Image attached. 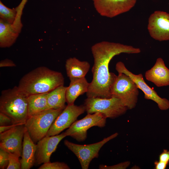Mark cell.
I'll return each mask as SVG.
<instances>
[{
  "instance_id": "obj_1",
  "label": "cell",
  "mask_w": 169,
  "mask_h": 169,
  "mask_svg": "<svg viewBox=\"0 0 169 169\" xmlns=\"http://www.w3.org/2000/svg\"><path fill=\"white\" fill-rule=\"evenodd\" d=\"M91 51L94 61L92 69L93 79L90 83L86 96L88 98H111L112 88L117 76L109 72L110 61L121 53L138 54L141 50L130 45L103 41L93 45Z\"/></svg>"
},
{
  "instance_id": "obj_2",
  "label": "cell",
  "mask_w": 169,
  "mask_h": 169,
  "mask_svg": "<svg viewBox=\"0 0 169 169\" xmlns=\"http://www.w3.org/2000/svg\"><path fill=\"white\" fill-rule=\"evenodd\" d=\"M62 74L45 66L38 67L25 74L18 87L27 96L48 93L64 84Z\"/></svg>"
},
{
  "instance_id": "obj_3",
  "label": "cell",
  "mask_w": 169,
  "mask_h": 169,
  "mask_svg": "<svg viewBox=\"0 0 169 169\" xmlns=\"http://www.w3.org/2000/svg\"><path fill=\"white\" fill-rule=\"evenodd\" d=\"M27 97L18 86L3 90L0 111L12 120L13 124L24 125L28 118Z\"/></svg>"
},
{
  "instance_id": "obj_4",
  "label": "cell",
  "mask_w": 169,
  "mask_h": 169,
  "mask_svg": "<svg viewBox=\"0 0 169 169\" xmlns=\"http://www.w3.org/2000/svg\"><path fill=\"white\" fill-rule=\"evenodd\" d=\"M64 109H47L28 117L24 125L34 143L46 136L54 121Z\"/></svg>"
},
{
  "instance_id": "obj_5",
  "label": "cell",
  "mask_w": 169,
  "mask_h": 169,
  "mask_svg": "<svg viewBox=\"0 0 169 169\" xmlns=\"http://www.w3.org/2000/svg\"><path fill=\"white\" fill-rule=\"evenodd\" d=\"M84 105L87 114L100 113L106 118H116L128 109L120 99L114 96L109 98L87 97Z\"/></svg>"
},
{
  "instance_id": "obj_6",
  "label": "cell",
  "mask_w": 169,
  "mask_h": 169,
  "mask_svg": "<svg viewBox=\"0 0 169 169\" xmlns=\"http://www.w3.org/2000/svg\"><path fill=\"white\" fill-rule=\"evenodd\" d=\"M139 88L127 75L119 73L111 89L112 96L120 98L128 109L135 108L137 103Z\"/></svg>"
},
{
  "instance_id": "obj_7",
  "label": "cell",
  "mask_w": 169,
  "mask_h": 169,
  "mask_svg": "<svg viewBox=\"0 0 169 169\" xmlns=\"http://www.w3.org/2000/svg\"><path fill=\"white\" fill-rule=\"evenodd\" d=\"M118 135V133H115L99 142L89 145L76 144L67 140L64 141V144L77 157L81 168L88 169L91 161L99 157V151L102 147Z\"/></svg>"
},
{
  "instance_id": "obj_8",
  "label": "cell",
  "mask_w": 169,
  "mask_h": 169,
  "mask_svg": "<svg viewBox=\"0 0 169 169\" xmlns=\"http://www.w3.org/2000/svg\"><path fill=\"white\" fill-rule=\"evenodd\" d=\"M106 118L100 113L87 114L82 119L74 122L64 133L78 141H84L87 137L88 130L93 126L104 127Z\"/></svg>"
},
{
  "instance_id": "obj_9",
  "label": "cell",
  "mask_w": 169,
  "mask_h": 169,
  "mask_svg": "<svg viewBox=\"0 0 169 169\" xmlns=\"http://www.w3.org/2000/svg\"><path fill=\"white\" fill-rule=\"evenodd\" d=\"M115 69L118 73H123L128 76L136 84L138 88L143 92L145 99L155 102L161 110H166L169 108V101L166 98L161 97L154 90L149 86L144 81L142 74H133L121 61L116 63Z\"/></svg>"
},
{
  "instance_id": "obj_10",
  "label": "cell",
  "mask_w": 169,
  "mask_h": 169,
  "mask_svg": "<svg viewBox=\"0 0 169 169\" xmlns=\"http://www.w3.org/2000/svg\"><path fill=\"white\" fill-rule=\"evenodd\" d=\"M85 111L84 105L79 106L68 105L58 116L52 125L46 136L59 134L69 128L75 122L78 117Z\"/></svg>"
},
{
  "instance_id": "obj_11",
  "label": "cell",
  "mask_w": 169,
  "mask_h": 169,
  "mask_svg": "<svg viewBox=\"0 0 169 169\" xmlns=\"http://www.w3.org/2000/svg\"><path fill=\"white\" fill-rule=\"evenodd\" d=\"M26 129L24 125H19L0 133V148L9 153L21 156Z\"/></svg>"
},
{
  "instance_id": "obj_12",
  "label": "cell",
  "mask_w": 169,
  "mask_h": 169,
  "mask_svg": "<svg viewBox=\"0 0 169 169\" xmlns=\"http://www.w3.org/2000/svg\"><path fill=\"white\" fill-rule=\"evenodd\" d=\"M94 7L101 16L112 18L128 12L136 0H92Z\"/></svg>"
},
{
  "instance_id": "obj_13",
  "label": "cell",
  "mask_w": 169,
  "mask_h": 169,
  "mask_svg": "<svg viewBox=\"0 0 169 169\" xmlns=\"http://www.w3.org/2000/svg\"><path fill=\"white\" fill-rule=\"evenodd\" d=\"M147 29L154 39L160 41L169 40V13L155 11L149 18Z\"/></svg>"
},
{
  "instance_id": "obj_14",
  "label": "cell",
  "mask_w": 169,
  "mask_h": 169,
  "mask_svg": "<svg viewBox=\"0 0 169 169\" xmlns=\"http://www.w3.org/2000/svg\"><path fill=\"white\" fill-rule=\"evenodd\" d=\"M66 136L64 132L59 135L45 136L38 141L36 144L35 163L40 164L49 162L50 156L58 145Z\"/></svg>"
},
{
  "instance_id": "obj_15",
  "label": "cell",
  "mask_w": 169,
  "mask_h": 169,
  "mask_svg": "<svg viewBox=\"0 0 169 169\" xmlns=\"http://www.w3.org/2000/svg\"><path fill=\"white\" fill-rule=\"evenodd\" d=\"M145 77L158 87L169 85V69L161 58L157 59L154 65L146 72Z\"/></svg>"
},
{
  "instance_id": "obj_16",
  "label": "cell",
  "mask_w": 169,
  "mask_h": 169,
  "mask_svg": "<svg viewBox=\"0 0 169 169\" xmlns=\"http://www.w3.org/2000/svg\"><path fill=\"white\" fill-rule=\"evenodd\" d=\"M37 145L31 138L26 129L23 143V149L20 161L21 169H29L35 163Z\"/></svg>"
},
{
  "instance_id": "obj_17",
  "label": "cell",
  "mask_w": 169,
  "mask_h": 169,
  "mask_svg": "<svg viewBox=\"0 0 169 169\" xmlns=\"http://www.w3.org/2000/svg\"><path fill=\"white\" fill-rule=\"evenodd\" d=\"M65 67L67 75L70 80L85 77L90 69V65L87 61L71 57L66 60Z\"/></svg>"
},
{
  "instance_id": "obj_18",
  "label": "cell",
  "mask_w": 169,
  "mask_h": 169,
  "mask_svg": "<svg viewBox=\"0 0 169 169\" xmlns=\"http://www.w3.org/2000/svg\"><path fill=\"white\" fill-rule=\"evenodd\" d=\"M70 80L69 85L66 90V99L68 105H72L79 96L87 92L90 83L85 77Z\"/></svg>"
},
{
  "instance_id": "obj_19",
  "label": "cell",
  "mask_w": 169,
  "mask_h": 169,
  "mask_svg": "<svg viewBox=\"0 0 169 169\" xmlns=\"http://www.w3.org/2000/svg\"><path fill=\"white\" fill-rule=\"evenodd\" d=\"M19 33L13 28L12 24L0 19V47L8 48L16 42Z\"/></svg>"
},
{
  "instance_id": "obj_20",
  "label": "cell",
  "mask_w": 169,
  "mask_h": 169,
  "mask_svg": "<svg viewBox=\"0 0 169 169\" xmlns=\"http://www.w3.org/2000/svg\"><path fill=\"white\" fill-rule=\"evenodd\" d=\"M67 87L61 85L48 93V109H64L66 106V92Z\"/></svg>"
},
{
  "instance_id": "obj_21",
  "label": "cell",
  "mask_w": 169,
  "mask_h": 169,
  "mask_svg": "<svg viewBox=\"0 0 169 169\" xmlns=\"http://www.w3.org/2000/svg\"><path fill=\"white\" fill-rule=\"evenodd\" d=\"M48 93L32 95L27 97L28 117L34 114L48 109Z\"/></svg>"
},
{
  "instance_id": "obj_22",
  "label": "cell",
  "mask_w": 169,
  "mask_h": 169,
  "mask_svg": "<svg viewBox=\"0 0 169 169\" xmlns=\"http://www.w3.org/2000/svg\"><path fill=\"white\" fill-rule=\"evenodd\" d=\"M17 11L15 8H11L0 1V19L13 24L16 21Z\"/></svg>"
},
{
  "instance_id": "obj_23",
  "label": "cell",
  "mask_w": 169,
  "mask_h": 169,
  "mask_svg": "<svg viewBox=\"0 0 169 169\" xmlns=\"http://www.w3.org/2000/svg\"><path fill=\"white\" fill-rule=\"evenodd\" d=\"M38 169H69L70 167L64 162H50V161L44 163L40 166Z\"/></svg>"
},
{
  "instance_id": "obj_24",
  "label": "cell",
  "mask_w": 169,
  "mask_h": 169,
  "mask_svg": "<svg viewBox=\"0 0 169 169\" xmlns=\"http://www.w3.org/2000/svg\"><path fill=\"white\" fill-rule=\"evenodd\" d=\"M19 157L12 153H9L8 164L7 169H21V164Z\"/></svg>"
},
{
  "instance_id": "obj_25",
  "label": "cell",
  "mask_w": 169,
  "mask_h": 169,
  "mask_svg": "<svg viewBox=\"0 0 169 169\" xmlns=\"http://www.w3.org/2000/svg\"><path fill=\"white\" fill-rule=\"evenodd\" d=\"M9 153L0 148V168L5 169L8 164Z\"/></svg>"
},
{
  "instance_id": "obj_26",
  "label": "cell",
  "mask_w": 169,
  "mask_h": 169,
  "mask_svg": "<svg viewBox=\"0 0 169 169\" xmlns=\"http://www.w3.org/2000/svg\"><path fill=\"white\" fill-rule=\"evenodd\" d=\"M129 162L126 161L110 166L102 164L99 165V168L100 169H125L129 166Z\"/></svg>"
},
{
  "instance_id": "obj_27",
  "label": "cell",
  "mask_w": 169,
  "mask_h": 169,
  "mask_svg": "<svg viewBox=\"0 0 169 169\" xmlns=\"http://www.w3.org/2000/svg\"><path fill=\"white\" fill-rule=\"evenodd\" d=\"M13 124L12 119L6 114L0 112V125L5 126Z\"/></svg>"
},
{
  "instance_id": "obj_28",
  "label": "cell",
  "mask_w": 169,
  "mask_h": 169,
  "mask_svg": "<svg viewBox=\"0 0 169 169\" xmlns=\"http://www.w3.org/2000/svg\"><path fill=\"white\" fill-rule=\"evenodd\" d=\"M28 0H22L19 4L15 8L17 11V19L21 20L23 11Z\"/></svg>"
},
{
  "instance_id": "obj_29",
  "label": "cell",
  "mask_w": 169,
  "mask_h": 169,
  "mask_svg": "<svg viewBox=\"0 0 169 169\" xmlns=\"http://www.w3.org/2000/svg\"><path fill=\"white\" fill-rule=\"evenodd\" d=\"M159 161L169 163V150L164 149L159 156Z\"/></svg>"
},
{
  "instance_id": "obj_30",
  "label": "cell",
  "mask_w": 169,
  "mask_h": 169,
  "mask_svg": "<svg viewBox=\"0 0 169 169\" xmlns=\"http://www.w3.org/2000/svg\"><path fill=\"white\" fill-rule=\"evenodd\" d=\"M16 64L12 60L8 59H6L1 60L0 62V67H15Z\"/></svg>"
},
{
  "instance_id": "obj_31",
  "label": "cell",
  "mask_w": 169,
  "mask_h": 169,
  "mask_svg": "<svg viewBox=\"0 0 169 169\" xmlns=\"http://www.w3.org/2000/svg\"><path fill=\"white\" fill-rule=\"evenodd\" d=\"M168 164V163L162 162L160 161H156L154 163L155 169H165L166 167Z\"/></svg>"
},
{
  "instance_id": "obj_32",
  "label": "cell",
  "mask_w": 169,
  "mask_h": 169,
  "mask_svg": "<svg viewBox=\"0 0 169 169\" xmlns=\"http://www.w3.org/2000/svg\"><path fill=\"white\" fill-rule=\"evenodd\" d=\"M19 125H22L20 124H13L11 125H5V126H0V133H1L3 132L7 131L13 127H14L15 126Z\"/></svg>"
}]
</instances>
